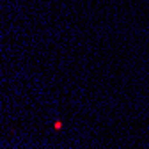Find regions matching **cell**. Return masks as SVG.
<instances>
[{
	"instance_id": "6da1fadb",
	"label": "cell",
	"mask_w": 149,
	"mask_h": 149,
	"mask_svg": "<svg viewBox=\"0 0 149 149\" xmlns=\"http://www.w3.org/2000/svg\"><path fill=\"white\" fill-rule=\"evenodd\" d=\"M53 128H55V130H61V128H62V124H61V121H59V119H57V121H55V124H53Z\"/></svg>"
}]
</instances>
